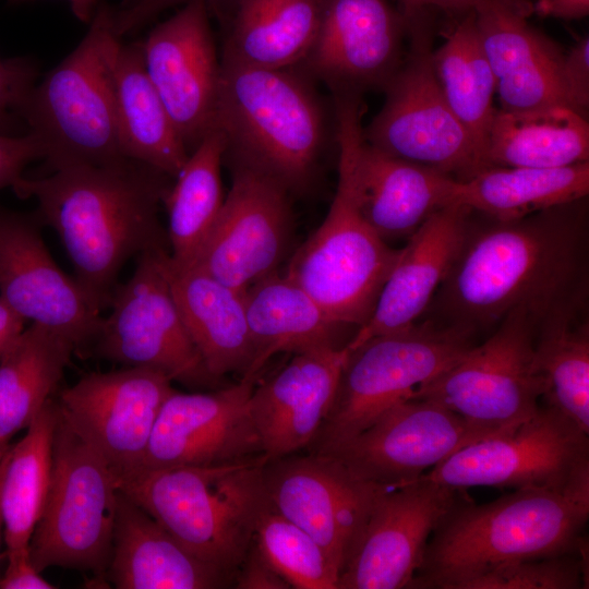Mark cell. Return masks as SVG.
Segmentation results:
<instances>
[{"mask_svg": "<svg viewBox=\"0 0 589 589\" xmlns=\"http://www.w3.org/2000/svg\"><path fill=\"white\" fill-rule=\"evenodd\" d=\"M163 251L140 254L131 277L116 286L94 350L103 359L153 369L189 387H215L219 381L207 371L172 297Z\"/></svg>", "mask_w": 589, "mask_h": 589, "instance_id": "cell-13", "label": "cell"}, {"mask_svg": "<svg viewBox=\"0 0 589 589\" xmlns=\"http://www.w3.org/2000/svg\"><path fill=\"white\" fill-rule=\"evenodd\" d=\"M588 225L587 197L515 219L471 220L425 320L476 336L517 308L541 320L587 298Z\"/></svg>", "mask_w": 589, "mask_h": 589, "instance_id": "cell-1", "label": "cell"}, {"mask_svg": "<svg viewBox=\"0 0 589 589\" xmlns=\"http://www.w3.org/2000/svg\"><path fill=\"white\" fill-rule=\"evenodd\" d=\"M432 65L441 91L457 119L467 130L488 168V139L495 113V79L478 31L474 11L447 33L432 51Z\"/></svg>", "mask_w": 589, "mask_h": 589, "instance_id": "cell-38", "label": "cell"}, {"mask_svg": "<svg viewBox=\"0 0 589 589\" xmlns=\"http://www.w3.org/2000/svg\"><path fill=\"white\" fill-rule=\"evenodd\" d=\"M205 0H190L142 41L147 74L189 154L216 129L221 64Z\"/></svg>", "mask_w": 589, "mask_h": 589, "instance_id": "cell-19", "label": "cell"}, {"mask_svg": "<svg viewBox=\"0 0 589 589\" xmlns=\"http://www.w3.org/2000/svg\"><path fill=\"white\" fill-rule=\"evenodd\" d=\"M220 64L216 129L226 139L225 157L267 173L290 193L305 190L329 137L314 81L297 67Z\"/></svg>", "mask_w": 589, "mask_h": 589, "instance_id": "cell-4", "label": "cell"}, {"mask_svg": "<svg viewBox=\"0 0 589 589\" xmlns=\"http://www.w3.org/2000/svg\"><path fill=\"white\" fill-rule=\"evenodd\" d=\"M20 2L26 0H10ZM72 13L83 23L89 24L99 5V0H68Z\"/></svg>", "mask_w": 589, "mask_h": 589, "instance_id": "cell-50", "label": "cell"}, {"mask_svg": "<svg viewBox=\"0 0 589 589\" xmlns=\"http://www.w3.org/2000/svg\"><path fill=\"white\" fill-rule=\"evenodd\" d=\"M476 336L424 320L350 350L333 406L308 452L327 454L457 361Z\"/></svg>", "mask_w": 589, "mask_h": 589, "instance_id": "cell-7", "label": "cell"}, {"mask_svg": "<svg viewBox=\"0 0 589 589\" xmlns=\"http://www.w3.org/2000/svg\"><path fill=\"white\" fill-rule=\"evenodd\" d=\"M519 13L528 16L532 13V3L528 0H500Z\"/></svg>", "mask_w": 589, "mask_h": 589, "instance_id": "cell-51", "label": "cell"}, {"mask_svg": "<svg viewBox=\"0 0 589 589\" xmlns=\"http://www.w3.org/2000/svg\"><path fill=\"white\" fill-rule=\"evenodd\" d=\"M303 452L265 461V492L278 513L324 549L340 576L385 486L358 478L332 455Z\"/></svg>", "mask_w": 589, "mask_h": 589, "instance_id": "cell-15", "label": "cell"}, {"mask_svg": "<svg viewBox=\"0 0 589 589\" xmlns=\"http://www.w3.org/2000/svg\"><path fill=\"white\" fill-rule=\"evenodd\" d=\"M587 298L541 318L534 366L545 383L546 402L589 434V322Z\"/></svg>", "mask_w": 589, "mask_h": 589, "instance_id": "cell-36", "label": "cell"}, {"mask_svg": "<svg viewBox=\"0 0 589 589\" xmlns=\"http://www.w3.org/2000/svg\"><path fill=\"white\" fill-rule=\"evenodd\" d=\"M588 193L589 161L561 168L493 166L457 181L453 203L508 220L585 199Z\"/></svg>", "mask_w": 589, "mask_h": 589, "instance_id": "cell-33", "label": "cell"}, {"mask_svg": "<svg viewBox=\"0 0 589 589\" xmlns=\"http://www.w3.org/2000/svg\"><path fill=\"white\" fill-rule=\"evenodd\" d=\"M8 566L0 577V589H55L31 561L29 550L7 552Z\"/></svg>", "mask_w": 589, "mask_h": 589, "instance_id": "cell-46", "label": "cell"}, {"mask_svg": "<svg viewBox=\"0 0 589 589\" xmlns=\"http://www.w3.org/2000/svg\"><path fill=\"white\" fill-rule=\"evenodd\" d=\"M116 119L123 157L177 177L190 154L147 74L142 41L120 47Z\"/></svg>", "mask_w": 589, "mask_h": 589, "instance_id": "cell-31", "label": "cell"}, {"mask_svg": "<svg viewBox=\"0 0 589 589\" xmlns=\"http://www.w3.org/2000/svg\"><path fill=\"white\" fill-rule=\"evenodd\" d=\"M232 588L236 589H289L290 586L271 566L252 542L237 568Z\"/></svg>", "mask_w": 589, "mask_h": 589, "instance_id": "cell-45", "label": "cell"}, {"mask_svg": "<svg viewBox=\"0 0 589 589\" xmlns=\"http://www.w3.org/2000/svg\"><path fill=\"white\" fill-rule=\"evenodd\" d=\"M346 347L294 353L251 393L249 410L266 460L306 450L335 399Z\"/></svg>", "mask_w": 589, "mask_h": 589, "instance_id": "cell-24", "label": "cell"}, {"mask_svg": "<svg viewBox=\"0 0 589 589\" xmlns=\"http://www.w3.org/2000/svg\"><path fill=\"white\" fill-rule=\"evenodd\" d=\"M562 81L569 108L585 116L589 108L588 36L580 38L564 53Z\"/></svg>", "mask_w": 589, "mask_h": 589, "instance_id": "cell-42", "label": "cell"}, {"mask_svg": "<svg viewBox=\"0 0 589 589\" xmlns=\"http://www.w3.org/2000/svg\"><path fill=\"white\" fill-rule=\"evenodd\" d=\"M38 73L37 63L31 58L0 59V134L27 133L22 111Z\"/></svg>", "mask_w": 589, "mask_h": 589, "instance_id": "cell-41", "label": "cell"}, {"mask_svg": "<svg viewBox=\"0 0 589 589\" xmlns=\"http://www.w3.org/2000/svg\"><path fill=\"white\" fill-rule=\"evenodd\" d=\"M588 159V121L569 107L495 110L486 148L490 167L561 168Z\"/></svg>", "mask_w": 589, "mask_h": 589, "instance_id": "cell-32", "label": "cell"}, {"mask_svg": "<svg viewBox=\"0 0 589 589\" xmlns=\"http://www.w3.org/2000/svg\"><path fill=\"white\" fill-rule=\"evenodd\" d=\"M173 390L172 381L159 371L123 366L82 376L57 402L120 481L141 467L160 408Z\"/></svg>", "mask_w": 589, "mask_h": 589, "instance_id": "cell-17", "label": "cell"}, {"mask_svg": "<svg viewBox=\"0 0 589 589\" xmlns=\"http://www.w3.org/2000/svg\"><path fill=\"white\" fill-rule=\"evenodd\" d=\"M33 216L0 207V298L25 321L43 325L83 349L101 323L74 277L55 262Z\"/></svg>", "mask_w": 589, "mask_h": 589, "instance_id": "cell-21", "label": "cell"}, {"mask_svg": "<svg viewBox=\"0 0 589 589\" xmlns=\"http://www.w3.org/2000/svg\"><path fill=\"white\" fill-rule=\"evenodd\" d=\"M585 544L578 552L492 568L459 589H579L585 587Z\"/></svg>", "mask_w": 589, "mask_h": 589, "instance_id": "cell-40", "label": "cell"}, {"mask_svg": "<svg viewBox=\"0 0 589 589\" xmlns=\"http://www.w3.org/2000/svg\"><path fill=\"white\" fill-rule=\"evenodd\" d=\"M253 542L290 588L337 589L339 574L324 549L269 502L256 521Z\"/></svg>", "mask_w": 589, "mask_h": 589, "instance_id": "cell-39", "label": "cell"}, {"mask_svg": "<svg viewBox=\"0 0 589 589\" xmlns=\"http://www.w3.org/2000/svg\"><path fill=\"white\" fill-rule=\"evenodd\" d=\"M338 183L328 213L291 256L285 275L340 326H361L373 312L400 249L384 241L357 204L350 165L338 147Z\"/></svg>", "mask_w": 589, "mask_h": 589, "instance_id": "cell-10", "label": "cell"}, {"mask_svg": "<svg viewBox=\"0 0 589 589\" xmlns=\"http://www.w3.org/2000/svg\"><path fill=\"white\" fill-rule=\"evenodd\" d=\"M25 320L0 298V360L23 333Z\"/></svg>", "mask_w": 589, "mask_h": 589, "instance_id": "cell-49", "label": "cell"}, {"mask_svg": "<svg viewBox=\"0 0 589 589\" xmlns=\"http://www.w3.org/2000/svg\"><path fill=\"white\" fill-rule=\"evenodd\" d=\"M540 321L524 308L515 309L484 341L469 348L409 398L443 405L484 437L515 429L538 411L546 392L534 366Z\"/></svg>", "mask_w": 589, "mask_h": 589, "instance_id": "cell-9", "label": "cell"}, {"mask_svg": "<svg viewBox=\"0 0 589 589\" xmlns=\"http://www.w3.org/2000/svg\"><path fill=\"white\" fill-rule=\"evenodd\" d=\"M122 37L113 7L99 2L80 44L31 91L22 118L50 172L104 166L121 154L116 119V67Z\"/></svg>", "mask_w": 589, "mask_h": 589, "instance_id": "cell-6", "label": "cell"}, {"mask_svg": "<svg viewBox=\"0 0 589 589\" xmlns=\"http://www.w3.org/2000/svg\"><path fill=\"white\" fill-rule=\"evenodd\" d=\"M230 161V190L192 265L244 292L284 261L292 228L290 192L267 173Z\"/></svg>", "mask_w": 589, "mask_h": 589, "instance_id": "cell-16", "label": "cell"}, {"mask_svg": "<svg viewBox=\"0 0 589 589\" xmlns=\"http://www.w3.org/2000/svg\"><path fill=\"white\" fill-rule=\"evenodd\" d=\"M106 580L118 589L232 588L120 490Z\"/></svg>", "mask_w": 589, "mask_h": 589, "instance_id": "cell-28", "label": "cell"}, {"mask_svg": "<svg viewBox=\"0 0 589 589\" xmlns=\"http://www.w3.org/2000/svg\"><path fill=\"white\" fill-rule=\"evenodd\" d=\"M410 51L384 87L385 103L363 130L377 149L438 170L458 181L488 168L448 106L432 65L428 21L407 25Z\"/></svg>", "mask_w": 589, "mask_h": 589, "instance_id": "cell-12", "label": "cell"}, {"mask_svg": "<svg viewBox=\"0 0 589 589\" xmlns=\"http://www.w3.org/2000/svg\"><path fill=\"white\" fill-rule=\"evenodd\" d=\"M58 419V402L50 398L24 436L4 453L0 508L7 552L29 550L50 485Z\"/></svg>", "mask_w": 589, "mask_h": 589, "instance_id": "cell-35", "label": "cell"}, {"mask_svg": "<svg viewBox=\"0 0 589 589\" xmlns=\"http://www.w3.org/2000/svg\"><path fill=\"white\" fill-rule=\"evenodd\" d=\"M333 97L335 137L348 157L360 213L387 243L407 241L433 214L454 204L458 180L370 145L362 133L361 96Z\"/></svg>", "mask_w": 589, "mask_h": 589, "instance_id": "cell-14", "label": "cell"}, {"mask_svg": "<svg viewBox=\"0 0 589 589\" xmlns=\"http://www.w3.org/2000/svg\"><path fill=\"white\" fill-rule=\"evenodd\" d=\"M172 181L146 164L123 158L62 168L41 178L23 176L12 189L19 197L36 201V217L58 233L75 281L101 312L131 257L169 251L158 212Z\"/></svg>", "mask_w": 589, "mask_h": 589, "instance_id": "cell-2", "label": "cell"}, {"mask_svg": "<svg viewBox=\"0 0 589 589\" xmlns=\"http://www.w3.org/2000/svg\"><path fill=\"white\" fill-rule=\"evenodd\" d=\"M551 405L515 429L473 442L421 477L455 490L545 489L589 496V438Z\"/></svg>", "mask_w": 589, "mask_h": 589, "instance_id": "cell-11", "label": "cell"}, {"mask_svg": "<svg viewBox=\"0 0 589 589\" xmlns=\"http://www.w3.org/2000/svg\"><path fill=\"white\" fill-rule=\"evenodd\" d=\"M455 489L422 477L377 494L337 589L409 588L428 540L460 500Z\"/></svg>", "mask_w": 589, "mask_h": 589, "instance_id": "cell-20", "label": "cell"}, {"mask_svg": "<svg viewBox=\"0 0 589 589\" xmlns=\"http://www.w3.org/2000/svg\"><path fill=\"white\" fill-rule=\"evenodd\" d=\"M326 0H236L220 62L256 69L301 63L312 47Z\"/></svg>", "mask_w": 589, "mask_h": 589, "instance_id": "cell-30", "label": "cell"}, {"mask_svg": "<svg viewBox=\"0 0 589 589\" xmlns=\"http://www.w3.org/2000/svg\"><path fill=\"white\" fill-rule=\"evenodd\" d=\"M264 455L215 466L137 469L119 490L182 546L231 580L268 503Z\"/></svg>", "mask_w": 589, "mask_h": 589, "instance_id": "cell-5", "label": "cell"}, {"mask_svg": "<svg viewBox=\"0 0 589 589\" xmlns=\"http://www.w3.org/2000/svg\"><path fill=\"white\" fill-rule=\"evenodd\" d=\"M3 456L0 458V479H1V472H2Z\"/></svg>", "mask_w": 589, "mask_h": 589, "instance_id": "cell-53", "label": "cell"}, {"mask_svg": "<svg viewBox=\"0 0 589 589\" xmlns=\"http://www.w3.org/2000/svg\"><path fill=\"white\" fill-rule=\"evenodd\" d=\"M118 494L115 472L59 409L50 485L29 542L35 568L76 569L106 580Z\"/></svg>", "mask_w": 589, "mask_h": 589, "instance_id": "cell-8", "label": "cell"}, {"mask_svg": "<svg viewBox=\"0 0 589 589\" xmlns=\"http://www.w3.org/2000/svg\"><path fill=\"white\" fill-rule=\"evenodd\" d=\"M483 0H398L399 12L406 24L428 20V10L438 9L445 12L466 14L473 11Z\"/></svg>", "mask_w": 589, "mask_h": 589, "instance_id": "cell-47", "label": "cell"}, {"mask_svg": "<svg viewBox=\"0 0 589 589\" xmlns=\"http://www.w3.org/2000/svg\"><path fill=\"white\" fill-rule=\"evenodd\" d=\"M589 496L516 489L490 503L461 498L434 529L409 588L459 589L500 566L578 552Z\"/></svg>", "mask_w": 589, "mask_h": 589, "instance_id": "cell-3", "label": "cell"}, {"mask_svg": "<svg viewBox=\"0 0 589 589\" xmlns=\"http://www.w3.org/2000/svg\"><path fill=\"white\" fill-rule=\"evenodd\" d=\"M2 532H3V519H2L1 508H0V538H1Z\"/></svg>", "mask_w": 589, "mask_h": 589, "instance_id": "cell-52", "label": "cell"}, {"mask_svg": "<svg viewBox=\"0 0 589 589\" xmlns=\"http://www.w3.org/2000/svg\"><path fill=\"white\" fill-rule=\"evenodd\" d=\"M190 0H123L113 8L115 25L118 34L123 37L141 29L163 11L184 4ZM212 8L223 0H205Z\"/></svg>", "mask_w": 589, "mask_h": 589, "instance_id": "cell-44", "label": "cell"}, {"mask_svg": "<svg viewBox=\"0 0 589 589\" xmlns=\"http://www.w3.org/2000/svg\"><path fill=\"white\" fill-rule=\"evenodd\" d=\"M532 11L542 16L581 19L589 13V0H538Z\"/></svg>", "mask_w": 589, "mask_h": 589, "instance_id": "cell-48", "label": "cell"}, {"mask_svg": "<svg viewBox=\"0 0 589 589\" xmlns=\"http://www.w3.org/2000/svg\"><path fill=\"white\" fill-rule=\"evenodd\" d=\"M482 438L483 434L443 405L407 398L327 454L358 478L395 488L419 479L458 449Z\"/></svg>", "mask_w": 589, "mask_h": 589, "instance_id": "cell-18", "label": "cell"}, {"mask_svg": "<svg viewBox=\"0 0 589 589\" xmlns=\"http://www.w3.org/2000/svg\"><path fill=\"white\" fill-rule=\"evenodd\" d=\"M473 11L501 109L569 107L562 81L564 53L558 46L500 0H483Z\"/></svg>", "mask_w": 589, "mask_h": 589, "instance_id": "cell-26", "label": "cell"}, {"mask_svg": "<svg viewBox=\"0 0 589 589\" xmlns=\"http://www.w3.org/2000/svg\"><path fill=\"white\" fill-rule=\"evenodd\" d=\"M41 147L34 135L0 134V190L11 187L23 177L26 166L41 159Z\"/></svg>", "mask_w": 589, "mask_h": 589, "instance_id": "cell-43", "label": "cell"}, {"mask_svg": "<svg viewBox=\"0 0 589 589\" xmlns=\"http://www.w3.org/2000/svg\"><path fill=\"white\" fill-rule=\"evenodd\" d=\"M226 148L219 130L208 133L189 155L164 199L169 255L176 264L194 263L218 217L225 200L220 168Z\"/></svg>", "mask_w": 589, "mask_h": 589, "instance_id": "cell-37", "label": "cell"}, {"mask_svg": "<svg viewBox=\"0 0 589 589\" xmlns=\"http://www.w3.org/2000/svg\"><path fill=\"white\" fill-rule=\"evenodd\" d=\"M255 383L242 377L207 393L175 389L160 408L139 469L215 466L262 456L249 410Z\"/></svg>", "mask_w": 589, "mask_h": 589, "instance_id": "cell-22", "label": "cell"}, {"mask_svg": "<svg viewBox=\"0 0 589 589\" xmlns=\"http://www.w3.org/2000/svg\"><path fill=\"white\" fill-rule=\"evenodd\" d=\"M163 269L183 324L202 360L216 380L249 371L254 347L247 321L244 292L197 266L176 264L168 251Z\"/></svg>", "mask_w": 589, "mask_h": 589, "instance_id": "cell-27", "label": "cell"}, {"mask_svg": "<svg viewBox=\"0 0 589 589\" xmlns=\"http://www.w3.org/2000/svg\"><path fill=\"white\" fill-rule=\"evenodd\" d=\"M406 31L387 0H326L317 36L297 68L333 95L383 91L404 60Z\"/></svg>", "mask_w": 589, "mask_h": 589, "instance_id": "cell-23", "label": "cell"}, {"mask_svg": "<svg viewBox=\"0 0 589 589\" xmlns=\"http://www.w3.org/2000/svg\"><path fill=\"white\" fill-rule=\"evenodd\" d=\"M472 211L452 204L433 214L400 249L368 321L346 344L353 350L368 339L418 323L449 274L468 233Z\"/></svg>", "mask_w": 589, "mask_h": 589, "instance_id": "cell-25", "label": "cell"}, {"mask_svg": "<svg viewBox=\"0 0 589 589\" xmlns=\"http://www.w3.org/2000/svg\"><path fill=\"white\" fill-rule=\"evenodd\" d=\"M247 321L254 358L242 377L257 381L277 353L342 348L337 324L297 283L273 273L244 291Z\"/></svg>", "mask_w": 589, "mask_h": 589, "instance_id": "cell-29", "label": "cell"}, {"mask_svg": "<svg viewBox=\"0 0 589 589\" xmlns=\"http://www.w3.org/2000/svg\"><path fill=\"white\" fill-rule=\"evenodd\" d=\"M75 346L32 323L0 360V458L52 398Z\"/></svg>", "mask_w": 589, "mask_h": 589, "instance_id": "cell-34", "label": "cell"}]
</instances>
